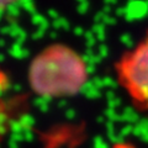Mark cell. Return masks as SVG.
Masks as SVG:
<instances>
[{"mask_svg":"<svg viewBox=\"0 0 148 148\" xmlns=\"http://www.w3.org/2000/svg\"><path fill=\"white\" fill-rule=\"evenodd\" d=\"M89 79L83 57L62 43H53L37 53L29 67V85L42 98H66L78 94Z\"/></svg>","mask_w":148,"mask_h":148,"instance_id":"cell-1","label":"cell"},{"mask_svg":"<svg viewBox=\"0 0 148 148\" xmlns=\"http://www.w3.org/2000/svg\"><path fill=\"white\" fill-rule=\"evenodd\" d=\"M18 0H0V9H4L9 5H12V4L17 3Z\"/></svg>","mask_w":148,"mask_h":148,"instance_id":"cell-4","label":"cell"},{"mask_svg":"<svg viewBox=\"0 0 148 148\" xmlns=\"http://www.w3.org/2000/svg\"><path fill=\"white\" fill-rule=\"evenodd\" d=\"M117 73L120 83L132 99L148 104V34L120 61Z\"/></svg>","mask_w":148,"mask_h":148,"instance_id":"cell-2","label":"cell"},{"mask_svg":"<svg viewBox=\"0 0 148 148\" xmlns=\"http://www.w3.org/2000/svg\"><path fill=\"white\" fill-rule=\"evenodd\" d=\"M6 108L1 101H0V146L3 143V137H4V133H5V128H6Z\"/></svg>","mask_w":148,"mask_h":148,"instance_id":"cell-3","label":"cell"}]
</instances>
